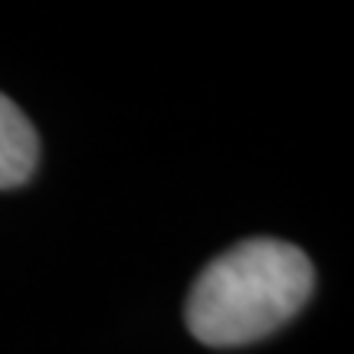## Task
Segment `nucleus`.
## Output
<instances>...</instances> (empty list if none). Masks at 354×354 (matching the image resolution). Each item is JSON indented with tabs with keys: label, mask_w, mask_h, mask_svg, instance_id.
Segmentation results:
<instances>
[{
	"label": "nucleus",
	"mask_w": 354,
	"mask_h": 354,
	"mask_svg": "<svg viewBox=\"0 0 354 354\" xmlns=\"http://www.w3.org/2000/svg\"><path fill=\"white\" fill-rule=\"evenodd\" d=\"M312 263L292 243L246 240L203 269L187 299V328L210 348L259 342L312 295Z\"/></svg>",
	"instance_id": "nucleus-1"
},
{
	"label": "nucleus",
	"mask_w": 354,
	"mask_h": 354,
	"mask_svg": "<svg viewBox=\"0 0 354 354\" xmlns=\"http://www.w3.org/2000/svg\"><path fill=\"white\" fill-rule=\"evenodd\" d=\"M39 138L30 118L0 92V187H17L33 174Z\"/></svg>",
	"instance_id": "nucleus-2"
}]
</instances>
